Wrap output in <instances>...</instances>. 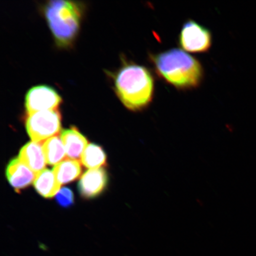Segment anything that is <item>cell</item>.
I'll list each match as a JSON object with an SVG mask.
<instances>
[{"instance_id":"52a82bcc","label":"cell","mask_w":256,"mask_h":256,"mask_svg":"<svg viewBox=\"0 0 256 256\" xmlns=\"http://www.w3.org/2000/svg\"><path fill=\"white\" fill-rule=\"evenodd\" d=\"M108 181V174L104 169L89 170L80 178L78 186L80 194L86 199L97 197L104 190Z\"/></svg>"},{"instance_id":"277c9868","label":"cell","mask_w":256,"mask_h":256,"mask_svg":"<svg viewBox=\"0 0 256 256\" xmlns=\"http://www.w3.org/2000/svg\"><path fill=\"white\" fill-rule=\"evenodd\" d=\"M28 135L32 142H42L57 136L62 130V115L58 110L28 114L26 120Z\"/></svg>"},{"instance_id":"7a4b0ae2","label":"cell","mask_w":256,"mask_h":256,"mask_svg":"<svg viewBox=\"0 0 256 256\" xmlns=\"http://www.w3.org/2000/svg\"><path fill=\"white\" fill-rule=\"evenodd\" d=\"M114 90L128 110L142 111L152 103L154 78L146 67L126 63L114 76Z\"/></svg>"},{"instance_id":"8992f818","label":"cell","mask_w":256,"mask_h":256,"mask_svg":"<svg viewBox=\"0 0 256 256\" xmlns=\"http://www.w3.org/2000/svg\"><path fill=\"white\" fill-rule=\"evenodd\" d=\"M62 102L58 92L46 86H38L28 90L25 98V108L28 114L36 112L56 110Z\"/></svg>"},{"instance_id":"3957f363","label":"cell","mask_w":256,"mask_h":256,"mask_svg":"<svg viewBox=\"0 0 256 256\" xmlns=\"http://www.w3.org/2000/svg\"><path fill=\"white\" fill-rule=\"evenodd\" d=\"M44 14L58 46H71L81 24V5L70 1H50L44 6Z\"/></svg>"},{"instance_id":"ba28073f","label":"cell","mask_w":256,"mask_h":256,"mask_svg":"<svg viewBox=\"0 0 256 256\" xmlns=\"http://www.w3.org/2000/svg\"><path fill=\"white\" fill-rule=\"evenodd\" d=\"M6 174L9 184L18 192L34 183L38 175L19 158H14L9 162Z\"/></svg>"},{"instance_id":"6da1fadb","label":"cell","mask_w":256,"mask_h":256,"mask_svg":"<svg viewBox=\"0 0 256 256\" xmlns=\"http://www.w3.org/2000/svg\"><path fill=\"white\" fill-rule=\"evenodd\" d=\"M160 78L181 90L196 88L203 81L204 71L196 58L178 48L150 56Z\"/></svg>"},{"instance_id":"7c38bea8","label":"cell","mask_w":256,"mask_h":256,"mask_svg":"<svg viewBox=\"0 0 256 256\" xmlns=\"http://www.w3.org/2000/svg\"><path fill=\"white\" fill-rule=\"evenodd\" d=\"M82 166L78 160L67 159L54 166L53 172L60 185L76 180L82 174Z\"/></svg>"},{"instance_id":"30bf717a","label":"cell","mask_w":256,"mask_h":256,"mask_svg":"<svg viewBox=\"0 0 256 256\" xmlns=\"http://www.w3.org/2000/svg\"><path fill=\"white\" fill-rule=\"evenodd\" d=\"M65 146L66 156L69 159L78 160L82 158V153L88 146V142L84 136L76 128L62 131L60 134Z\"/></svg>"},{"instance_id":"9c48e42d","label":"cell","mask_w":256,"mask_h":256,"mask_svg":"<svg viewBox=\"0 0 256 256\" xmlns=\"http://www.w3.org/2000/svg\"><path fill=\"white\" fill-rule=\"evenodd\" d=\"M42 145V142H28L22 147L19 152V159L36 174L44 170L46 168V161Z\"/></svg>"},{"instance_id":"4fadbf2b","label":"cell","mask_w":256,"mask_h":256,"mask_svg":"<svg viewBox=\"0 0 256 256\" xmlns=\"http://www.w3.org/2000/svg\"><path fill=\"white\" fill-rule=\"evenodd\" d=\"M42 148L46 163L50 166H56L66 158L65 146L59 136H53L44 142Z\"/></svg>"},{"instance_id":"9a60e30c","label":"cell","mask_w":256,"mask_h":256,"mask_svg":"<svg viewBox=\"0 0 256 256\" xmlns=\"http://www.w3.org/2000/svg\"><path fill=\"white\" fill-rule=\"evenodd\" d=\"M57 203L63 208H68L74 203V194L69 188L65 187L60 188L56 195Z\"/></svg>"},{"instance_id":"5b68a950","label":"cell","mask_w":256,"mask_h":256,"mask_svg":"<svg viewBox=\"0 0 256 256\" xmlns=\"http://www.w3.org/2000/svg\"><path fill=\"white\" fill-rule=\"evenodd\" d=\"M212 44V34L208 28L193 20L184 24L178 36V44L182 49L188 52L206 53Z\"/></svg>"},{"instance_id":"5bb4252c","label":"cell","mask_w":256,"mask_h":256,"mask_svg":"<svg viewBox=\"0 0 256 256\" xmlns=\"http://www.w3.org/2000/svg\"><path fill=\"white\" fill-rule=\"evenodd\" d=\"M106 160L104 149L95 144H88L82 156V164L90 169L100 168L106 164Z\"/></svg>"},{"instance_id":"8fae6325","label":"cell","mask_w":256,"mask_h":256,"mask_svg":"<svg viewBox=\"0 0 256 256\" xmlns=\"http://www.w3.org/2000/svg\"><path fill=\"white\" fill-rule=\"evenodd\" d=\"M34 185L38 193L46 199L56 196L60 188L54 172L49 169H44L38 174Z\"/></svg>"}]
</instances>
